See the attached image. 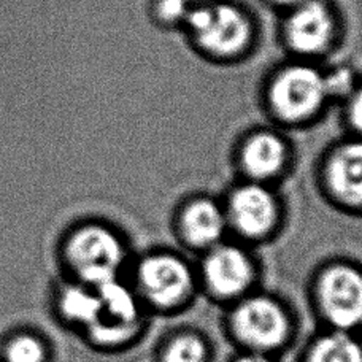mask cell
<instances>
[{
  "mask_svg": "<svg viewBox=\"0 0 362 362\" xmlns=\"http://www.w3.org/2000/svg\"><path fill=\"white\" fill-rule=\"evenodd\" d=\"M196 270L199 291L224 307L253 293L259 281V262L253 250L234 238L200 255Z\"/></svg>",
  "mask_w": 362,
  "mask_h": 362,
  "instance_id": "obj_5",
  "label": "cell"
},
{
  "mask_svg": "<svg viewBox=\"0 0 362 362\" xmlns=\"http://www.w3.org/2000/svg\"><path fill=\"white\" fill-rule=\"evenodd\" d=\"M129 245L113 226L88 221L70 232L64 242V261L75 281L88 286H102L124 278L131 267Z\"/></svg>",
  "mask_w": 362,
  "mask_h": 362,
  "instance_id": "obj_3",
  "label": "cell"
},
{
  "mask_svg": "<svg viewBox=\"0 0 362 362\" xmlns=\"http://www.w3.org/2000/svg\"><path fill=\"white\" fill-rule=\"evenodd\" d=\"M327 97L326 76L307 64L284 67L269 88L270 108L278 118L291 124L312 118Z\"/></svg>",
  "mask_w": 362,
  "mask_h": 362,
  "instance_id": "obj_9",
  "label": "cell"
},
{
  "mask_svg": "<svg viewBox=\"0 0 362 362\" xmlns=\"http://www.w3.org/2000/svg\"><path fill=\"white\" fill-rule=\"evenodd\" d=\"M99 308L86 329L88 339L107 350H118L137 340L146 326L148 312L131 283L118 278L97 286Z\"/></svg>",
  "mask_w": 362,
  "mask_h": 362,
  "instance_id": "obj_7",
  "label": "cell"
},
{
  "mask_svg": "<svg viewBox=\"0 0 362 362\" xmlns=\"http://www.w3.org/2000/svg\"><path fill=\"white\" fill-rule=\"evenodd\" d=\"M335 35V19L322 0H303L291 8L284 23V38L291 49L303 56L325 53Z\"/></svg>",
  "mask_w": 362,
  "mask_h": 362,
  "instance_id": "obj_12",
  "label": "cell"
},
{
  "mask_svg": "<svg viewBox=\"0 0 362 362\" xmlns=\"http://www.w3.org/2000/svg\"><path fill=\"white\" fill-rule=\"evenodd\" d=\"M210 340L199 331L180 329L160 344L156 362H211Z\"/></svg>",
  "mask_w": 362,
  "mask_h": 362,
  "instance_id": "obj_15",
  "label": "cell"
},
{
  "mask_svg": "<svg viewBox=\"0 0 362 362\" xmlns=\"http://www.w3.org/2000/svg\"><path fill=\"white\" fill-rule=\"evenodd\" d=\"M288 145L272 131H259L245 139L238 153V164L247 181L269 185L288 165Z\"/></svg>",
  "mask_w": 362,
  "mask_h": 362,
  "instance_id": "obj_13",
  "label": "cell"
},
{
  "mask_svg": "<svg viewBox=\"0 0 362 362\" xmlns=\"http://www.w3.org/2000/svg\"><path fill=\"white\" fill-rule=\"evenodd\" d=\"M224 327L238 351L278 358L293 344L297 326L286 302L256 289L226 307Z\"/></svg>",
  "mask_w": 362,
  "mask_h": 362,
  "instance_id": "obj_1",
  "label": "cell"
},
{
  "mask_svg": "<svg viewBox=\"0 0 362 362\" xmlns=\"http://www.w3.org/2000/svg\"><path fill=\"white\" fill-rule=\"evenodd\" d=\"M185 23L199 47L216 57L240 54L253 35L248 16L226 2L192 6Z\"/></svg>",
  "mask_w": 362,
  "mask_h": 362,
  "instance_id": "obj_8",
  "label": "cell"
},
{
  "mask_svg": "<svg viewBox=\"0 0 362 362\" xmlns=\"http://www.w3.org/2000/svg\"><path fill=\"white\" fill-rule=\"evenodd\" d=\"M348 118L350 124L362 137V86L356 88L350 95V105H348Z\"/></svg>",
  "mask_w": 362,
  "mask_h": 362,
  "instance_id": "obj_19",
  "label": "cell"
},
{
  "mask_svg": "<svg viewBox=\"0 0 362 362\" xmlns=\"http://www.w3.org/2000/svg\"><path fill=\"white\" fill-rule=\"evenodd\" d=\"M300 362H362V334L322 327L303 348Z\"/></svg>",
  "mask_w": 362,
  "mask_h": 362,
  "instance_id": "obj_14",
  "label": "cell"
},
{
  "mask_svg": "<svg viewBox=\"0 0 362 362\" xmlns=\"http://www.w3.org/2000/svg\"><path fill=\"white\" fill-rule=\"evenodd\" d=\"M223 206L229 235L250 248L280 234L284 211L270 185L245 180L232 187Z\"/></svg>",
  "mask_w": 362,
  "mask_h": 362,
  "instance_id": "obj_6",
  "label": "cell"
},
{
  "mask_svg": "<svg viewBox=\"0 0 362 362\" xmlns=\"http://www.w3.org/2000/svg\"><path fill=\"white\" fill-rule=\"evenodd\" d=\"M59 308L64 318L72 322L83 331L93 325L97 308H99V296L97 289L88 284L74 281L64 288L59 297Z\"/></svg>",
  "mask_w": 362,
  "mask_h": 362,
  "instance_id": "obj_16",
  "label": "cell"
},
{
  "mask_svg": "<svg viewBox=\"0 0 362 362\" xmlns=\"http://www.w3.org/2000/svg\"><path fill=\"white\" fill-rule=\"evenodd\" d=\"M47 345L35 334L13 335L4 348V362H47Z\"/></svg>",
  "mask_w": 362,
  "mask_h": 362,
  "instance_id": "obj_17",
  "label": "cell"
},
{
  "mask_svg": "<svg viewBox=\"0 0 362 362\" xmlns=\"http://www.w3.org/2000/svg\"><path fill=\"white\" fill-rule=\"evenodd\" d=\"M127 281L148 313H178L199 293L196 264L173 250L148 251L131 264Z\"/></svg>",
  "mask_w": 362,
  "mask_h": 362,
  "instance_id": "obj_2",
  "label": "cell"
},
{
  "mask_svg": "<svg viewBox=\"0 0 362 362\" xmlns=\"http://www.w3.org/2000/svg\"><path fill=\"white\" fill-rule=\"evenodd\" d=\"M272 2H275L276 5H281V6H288V8H293V6L303 2V0H272Z\"/></svg>",
  "mask_w": 362,
  "mask_h": 362,
  "instance_id": "obj_21",
  "label": "cell"
},
{
  "mask_svg": "<svg viewBox=\"0 0 362 362\" xmlns=\"http://www.w3.org/2000/svg\"><path fill=\"white\" fill-rule=\"evenodd\" d=\"M315 313L325 329L362 334V266L348 259L321 264L310 284Z\"/></svg>",
  "mask_w": 362,
  "mask_h": 362,
  "instance_id": "obj_4",
  "label": "cell"
},
{
  "mask_svg": "<svg viewBox=\"0 0 362 362\" xmlns=\"http://www.w3.org/2000/svg\"><path fill=\"white\" fill-rule=\"evenodd\" d=\"M329 199L348 213H362V139L335 146L322 167Z\"/></svg>",
  "mask_w": 362,
  "mask_h": 362,
  "instance_id": "obj_11",
  "label": "cell"
},
{
  "mask_svg": "<svg viewBox=\"0 0 362 362\" xmlns=\"http://www.w3.org/2000/svg\"><path fill=\"white\" fill-rule=\"evenodd\" d=\"M191 8L187 0H156L154 5L156 18L165 24L185 23Z\"/></svg>",
  "mask_w": 362,
  "mask_h": 362,
  "instance_id": "obj_18",
  "label": "cell"
},
{
  "mask_svg": "<svg viewBox=\"0 0 362 362\" xmlns=\"http://www.w3.org/2000/svg\"><path fill=\"white\" fill-rule=\"evenodd\" d=\"M178 242L191 253L202 255L229 238L223 200L194 196L180 205L173 219Z\"/></svg>",
  "mask_w": 362,
  "mask_h": 362,
  "instance_id": "obj_10",
  "label": "cell"
},
{
  "mask_svg": "<svg viewBox=\"0 0 362 362\" xmlns=\"http://www.w3.org/2000/svg\"><path fill=\"white\" fill-rule=\"evenodd\" d=\"M229 362H278V358L270 354L253 353V351H238Z\"/></svg>",
  "mask_w": 362,
  "mask_h": 362,
  "instance_id": "obj_20",
  "label": "cell"
}]
</instances>
